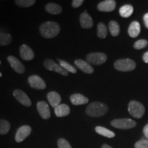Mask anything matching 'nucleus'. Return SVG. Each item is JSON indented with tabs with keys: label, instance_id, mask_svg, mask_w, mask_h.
Here are the masks:
<instances>
[{
	"label": "nucleus",
	"instance_id": "f257e3e1",
	"mask_svg": "<svg viewBox=\"0 0 148 148\" xmlns=\"http://www.w3.org/2000/svg\"><path fill=\"white\" fill-rule=\"evenodd\" d=\"M60 25L54 21H47L42 23L39 27V31L42 36L46 38H54L59 34Z\"/></svg>",
	"mask_w": 148,
	"mask_h": 148
},
{
	"label": "nucleus",
	"instance_id": "f03ea898",
	"mask_svg": "<svg viewBox=\"0 0 148 148\" xmlns=\"http://www.w3.org/2000/svg\"><path fill=\"white\" fill-rule=\"evenodd\" d=\"M108 111V107L105 103L99 101L90 103L86 109V113L92 117H99L106 114Z\"/></svg>",
	"mask_w": 148,
	"mask_h": 148
},
{
	"label": "nucleus",
	"instance_id": "7ed1b4c3",
	"mask_svg": "<svg viewBox=\"0 0 148 148\" xmlns=\"http://www.w3.org/2000/svg\"><path fill=\"white\" fill-rule=\"evenodd\" d=\"M145 107L137 101L132 100L128 104V112L131 116L136 119H140L145 114Z\"/></svg>",
	"mask_w": 148,
	"mask_h": 148
},
{
	"label": "nucleus",
	"instance_id": "20e7f679",
	"mask_svg": "<svg viewBox=\"0 0 148 148\" xmlns=\"http://www.w3.org/2000/svg\"><path fill=\"white\" fill-rule=\"evenodd\" d=\"M114 66L118 71L127 72L133 71L136 68V63L134 60L131 59H119L115 61L114 63Z\"/></svg>",
	"mask_w": 148,
	"mask_h": 148
},
{
	"label": "nucleus",
	"instance_id": "39448f33",
	"mask_svg": "<svg viewBox=\"0 0 148 148\" xmlns=\"http://www.w3.org/2000/svg\"><path fill=\"white\" fill-rule=\"evenodd\" d=\"M110 124L112 126L118 129L128 130L134 127L136 125V122L131 119H116L111 121Z\"/></svg>",
	"mask_w": 148,
	"mask_h": 148
},
{
	"label": "nucleus",
	"instance_id": "423d86ee",
	"mask_svg": "<svg viewBox=\"0 0 148 148\" xmlns=\"http://www.w3.org/2000/svg\"><path fill=\"white\" fill-rule=\"evenodd\" d=\"M86 61L88 63L94 65H100L106 62L107 56L105 53L100 52H93L88 53L86 57Z\"/></svg>",
	"mask_w": 148,
	"mask_h": 148
},
{
	"label": "nucleus",
	"instance_id": "0eeeda50",
	"mask_svg": "<svg viewBox=\"0 0 148 148\" xmlns=\"http://www.w3.org/2000/svg\"><path fill=\"white\" fill-rule=\"evenodd\" d=\"M43 64L46 69L49 70V71L56 72V73L64 75V76H67L69 75V73L66 70H64L60 64L55 62L54 61L51 60V59H46L43 62Z\"/></svg>",
	"mask_w": 148,
	"mask_h": 148
},
{
	"label": "nucleus",
	"instance_id": "6e6552de",
	"mask_svg": "<svg viewBox=\"0 0 148 148\" xmlns=\"http://www.w3.org/2000/svg\"><path fill=\"white\" fill-rule=\"evenodd\" d=\"M28 83L31 87L36 90H42L46 88L45 81L38 75H32L28 77Z\"/></svg>",
	"mask_w": 148,
	"mask_h": 148
},
{
	"label": "nucleus",
	"instance_id": "1a4fd4ad",
	"mask_svg": "<svg viewBox=\"0 0 148 148\" xmlns=\"http://www.w3.org/2000/svg\"><path fill=\"white\" fill-rule=\"evenodd\" d=\"M13 95L16 98V100L19 103H21L22 105H23V106L29 107L32 105V102H31V100L29 99V97L23 90L19 89L14 90Z\"/></svg>",
	"mask_w": 148,
	"mask_h": 148
},
{
	"label": "nucleus",
	"instance_id": "9d476101",
	"mask_svg": "<svg viewBox=\"0 0 148 148\" xmlns=\"http://www.w3.org/2000/svg\"><path fill=\"white\" fill-rule=\"evenodd\" d=\"M32 128L29 125H22L17 130L15 135V140L17 143H21L30 134Z\"/></svg>",
	"mask_w": 148,
	"mask_h": 148
},
{
	"label": "nucleus",
	"instance_id": "9b49d317",
	"mask_svg": "<svg viewBox=\"0 0 148 148\" xmlns=\"http://www.w3.org/2000/svg\"><path fill=\"white\" fill-rule=\"evenodd\" d=\"M7 60H8L9 64H10L12 69L16 73L22 74L25 72V66L21 63V61L16 58V57L13 56H9L7 58Z\"/></svg>",
	"mask_w": 148,
	"mask_h": 148
},
{
	"label": "nucleus",
	"instance_id": "f8f14e48",
	"mask_svg": "<svg viewBox=\"0 0 148 148\" xmlns=\"http://www.w3.org/2000/svg\"><path fill=\"white\" fill-rule=\"evenodd\" d=\"M36 108L38 113L42 119H47L51 116V111L49 105L44 101H40L36 103Z\"/></svg>",
	"mask_w": 148,
	"mask_h": 148
},
{
	"label": "nucleus",
	"instance_id": "ddd939ff",
	"mask_svg": "<svg viewBox=\"0 0 148 148\" xmlns=\"http://www.w3.org/2000/svg\"><path fill=\"white\" fill-rule=\"evenodd\" d=\"M20 56L24 60H31L34 58V51L28 45L23 44L19 48Z\"/></svg>",
	"mask_w": 148,
	"mask_h": 148
},
{
	"label": "nucleus",
	"instance_id": "4468645a",
	"mask_svg": "<svg viewBox=\"0 0 148 148\" xmlns=\"http://www.w3.org/2000/svg\"><path fill=\"white\" fill-rule=\"evenodd\" d=\"M116 1L114 0H106L97 5L98 10L101 12H111L115 9Z\"/></svg>",
	"mask_w": 148,
	"mask_h": 148
},
{
	"label": "nucleus",
	"instance_id": "2eb2a0df",
	"mask_svg": "<svg viewBox=\"0 0 148 148\" xmlns=\"http://www.w3.org/2000/svg\"><path fill=\"white\" fill-rule=\"evenodd\" d=\"M74 63L78 69L85 73L90 74L94 72V69L92 68V66L86 61L81 60V59H77L75 60Z\"/></svg>",
	"mask_w": 148,
	"mask_h": 148
},
{
	"label": "nucleus",
	"instance_id": "dca6fc26",
	"mask_svg": "<svg viewBox=\"0 0 148 148\" xmlns=\"http://www.w3.org/2000/svg\"><path fill=\"white\" fill-rule=\"evenodd\" d=\"M79 23L82 28L88 29L92 27L93 25V21L89 14L85 11L80 14L79 16Z\"/></svg>",
	"mask_w": 148,
	"mask_h": 148
},
{
	"label": "nucleus",
	"instance_id": "f3484780",
	"mask_svg": "<svg viewBox=\"0 0 148 148\" xmlns=\"http://www.w3.org/2000/svg\"><path fill=\"white\" fill-rule=\"evenodd\" d=\"M47 99L50 103L51 106L53 108H56L60 104L61 102V97L57 92L51 91L47 94Z\"/></svg>",
	"mask_w": 148,
	"mask_h": 148
},
{
	"label": "nucleus",
	"instance_id": "a211bd4d",
	"mask_svg": "<svg viewBox=\"0 0 148 148\" xmlns=\"http://www.w3.org/2000/svg\"><path fill=\"white\" fill-rule=\"evenodd\" d=\"M70 100L72 104L77 106V105H82L87 103L88 101V99L86 97H85L82 94L75 93L70 96Z\"/></svg>",
	"mask_w": 148,
	"mask_h": 148
},
{
	"label": "nucleus",
	"instance_id": "6ab92c4d",
	"mask_svg": "<svg viewBox=\"0 0 148 148\" xmlns=\"http://www.w3.org/2000/svg\"><path fill=\"white\" fill-rule=\"evenodd\" d=\"M54 112L56 116L58 117H62V116H67L70 113V108L69 106L64 103L58 105L54 108Z\"/></svg>",
	"mask_w": 148,
	"mask_h": 148
},
{
	"label": "nucleus",
	"instance_id": "aec40b11",
	"mask_svg": "<svg viewBox=\"0 0 148 148\" xmlns=\"http://www.w3.org/2000/svg\"><path fill=\"white\" fill-rule=\"evenodd\" d=\"M140 32V25L138 21H133L128 27V34L132 38H136Z\"/></svg>",
	"mask_w": 148,
	"mask_h": 148
},
{
	"label": "nucleus",
	"instance_id": "412c9836",
	"mask_svg": "<svg viewBox=\"0 0 148 148\" xmlns=\"http://www.w3.org/2000/svg\"><path fill=\"white\" fill-rule=\"evenodd\" d=\"M45 10L51 14H59L62 12V8L60 5L55 3H49L45 5Z\"/></svg>",
	"mask_w": 148,
	"mask_h": 148
},
{
	"label": "nucleus",
	"instance_id": "4be33fe9",
	"mask_svg": "<svg viewBox=\"0 0 148 148\" xmlns=\"http://www.w3.org/2000/svg\"><path fill=\"white\" fill-rule=\"evenodd\" d=\"M95 132L97 134L101 135V136H105L107 138H114L115 136V134L113 132L110 130L104 127L97 126L95 127Z\"/></svg>",
	"mask_w": 148,
	"mask_h": 148
},
{
	"label": "nucleus",
	"instance_id": "5701e85b",
	"mask_svg": "<svg viewBox=\"0 0 148 148\" xmlns=\"http://www.w3.org/2000/svg\"><path fill=\"white\" fill-rule=\"evenodd\" d=\"M133 9L132 5H129V4H126L121 6L119 9V14L123 18H127L129 16H130L132 15V14L133 13Z\"/></svg>",
	"mask_w": 148,
	"mask_h": 148
},
{
	"label": "nucleus",
	"instance_id": "b1692460",
	"mask_svg": "<svg viewBox=\"0 0 148 148\" xmlns=\"http://www.w3.org/2000/svg\"><path fill=\"white\" fill-rule=\"evenodd\" d=\"M108 27L110 34L112 36H116L119 35L120 32V27L117 22L115 21H110L108 24Z\"/></svg>",
	"mask_w": 148,
	"mask_h": 148
},
{
	"label": "nucleus",
	"instance_id": "393cba45",
	"mask_svg": "<svg viewBox=\"0 0 148 148\" xmlns=\"http://www.w3.org/2000/svg\"><path fill=\"white\" fill-rule=\"evenodd\" d=\"M57 60L58 61L59 64H60L64 70H66L68 73L69 72V73H75L77 72V69H75L73 66H72L71 64H70L68 62H66L65 60H61V59L59 58H57Z\"/></svg>",
	"mask_w": 148,
	"mask_h": 148
},
{
	"label": "nucleus",
	"instance_id": "a878e982",
	"mask_svg": "<svg viewBox=\"0 0 148 148\" xmlns=\"http://www.w3.org/2000/svg\"><path fill=\"white\" fill-rule=\"evenodd\" d=\"M12 40L10 34L5 32H0V46H6L11 43Z\"/></svg>",
	"mask_w": 148,
	"mask_h": 148
},
{
	"label": "nucleus",
	"instance_id": "bb28decb",
	"mask_svg": "<svg viewBox=\"0 0 148 148\" xmlns=\"http://www.w3.org/2000/svg\"><path fill=\"white\" fill-rule=\"evenodd\" d=\"M10 129V123L5 119H0V134H6Z\"/></svg>",
	"mask_w": 148,
	"mask_h": 148
},
{
	"label": "nucleus",
	"instance_id": "cd10ccee",
	"mask_svg": "<svg viewBox=\"0 0 148 148\" xmlns=\"http://www.w3.org/2000/svg\"><path fill=\"white\" fill-rule=\"evenodd\" d=\"M15 4L21 8H29L35 4V0H16L14 1Z\"/></svg>",
	"mask_w": 148,
	"mask_h": 148
},
{
	"label": "nucleus",
	"instance_id": "c85d7f7f",
	"mask_svg": "<svg viewBox=\"0 0 148 148\" xmlns=\"http://www.w3.org/2000/svg\"><path fill=\"white\" fill-rule=\"evenodd\" d=\"M107 27L104 23H99L97 25V36L100 38H104L107 36Z\"/></svg>",
	"mask_w": 148,
	"mask_h": 148
},
{
	"label": "nucleus",
	"instance_id": "c756f323",
	"mask_svg": "<svg viewBox=\"0 0 148 148\" xmlns=\"http://www.w3.org/2000/svg\"><path fill=\"white\" fill-rule=\"evenodd\" d=\"M147 45H148L147 40H146L145 39H141V40H138L136 42H135V43L134 44V47L136 49H143V48H145V47H147Z\"/></svg>",
	"mask_w": 148,
	"mask_h": 148
},
{
	"label": "nucleus",
	"instance_id": "7c9ffc66",
	"mask_svg": "<svg viewBox=\"0 0 148 148\" xmlns=\"http://www.w3.org/2000/svg\"><path fill=\"white\" fill-rule=\"evenodd\" d=\"M58 148H72L71 145L64 138H60L58 140Z\"/></svg>",
	"mask_w": 148,
	"mask_h": 148
},
{
	"label": "nucleus",
	"instance_id": "2f4dec72",
	"mask_svg": "<svg viewBox=\"0 0 148 148\" xmlns=\"http://www.w3.org/2000/svg\"><path fill=\"white\" fill-rule=\"evenodd\" d=\"M134 148H148V140L141 139L134 144Z\"/></svg>",
	"mask_w": 148,
	"mask_h": 148
},
{
	"label": "nucleus",
	"instance_id": "473e14b6",
	"mask_svg": "<svg viewBox=\"0 0 148 148\" xmlns=\"http://www.w3.org/2000/svg\"><path fill=\"white\" fill-rule=\"evenodd\" d=\"M83 3H84V1H83V0H73V1H72L71 5L73 8H77L80 6Z\"/></svg>",
	"mask_w": 148,
	"mask_h": 148
},
{
	"label": "nucleus",
	"instance_id": "72a5a7b5",
	"mask_svg": "<svg viewBox=\"0 0 148 148\" xmlns=\"http://www.w3.org/2000/svg\"><path fill=\"white\" fill-rule=\"evenodd\" d=\"M143 21L144 23H145V27L148 28V13L145 14V15L143 16Z\"/></svg>",
	"mask_w": 148,
	"mask_h": 148
},
{
	"label": "nucleus",
	"instance_id": "f704fd0d",
	"mask_svg": "<svg viewBox=\"0 0 148 148\" xmlns=\"http://www.w3.org/2000/svg\"><path fill=\"white\" fill-rule=\"evenodd\" d=\"M143 131L144 135H145V136L147 138V139H148V124L145 125V127H143Z\"/></svg>",
	"mask_w": 148,
	"mask_h": 148
},
{
	"label": "nucleus",
	"instance_id": "c9c22d12",
	"mask_svg": "<svg viewBox=\"0 0 148 148\" xmlns=\"http://www.w3.org/2000/svg\"><path fill=\"white\" fill-rule=\"evenodd\" d=\"M143 60L145 63H148V51L145 52L143 56Z\"/></svg>",
	"mask_w": 148,
	"mask_h": 148
},
{
	"label": "nucleus",
	"instance_id": "e433bc0d",
	"mask_svg": "<svg viewBox=\"0 0 148 148\" xmlns=\"http://www.w3.org/2000/svg\"><path fill=\"white\" fill-rule=\"evenodd\" d=\"M101 148H112L111 146L107 145V144H103V145L101 146Z\"/></svg>",
	"mask_w": 148,
	"mask_h": 148
},
{
	"label": "nucleus",
	"instance_id": "4c0bfd02",
	"mask_svg": "<svg viewBox=\"0 0 148 148\" xmlns=\"http://www.w3.org/2000/svg\"><path fill=\"white\" fill-rule=\"evenodd\" d=\"M2 77V73H1V72H0V77Z\"/></svg>",
	"mask_w": 148,
	"mask_h": 148
},
{
	"label": "nucleus",
	"instance_id": "58836bf2",
	"mask_svg": "<svg viewBox=\"0 0 148 148\" xmlns=\"http://www.w3.org/2000/svg\"><path fill=\"white\" fill-rule=\"evenodd\" d=\"M1 60H0V64H1Z\"/></svg>",
	"mask_w": 148,
	"mask_h": 148
}]
</instances>
